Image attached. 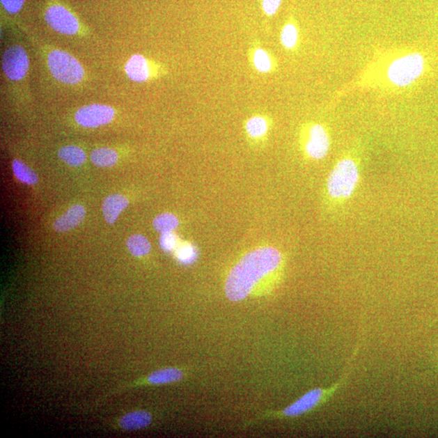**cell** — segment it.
Here are the masks:
<instances>
[{
	"instance_id": "obj_5",
	"label": "cell",
	"mask_w": 438,
	"mask_h": 438,
	"mask_svg": "<svg viewBox=\"0 0 438 438\" xmlns=\"http://www.w3.org/2000/svg\"><path fill=\"white\" fill-rule=\"evenodd\" d=\"M299 144L303 154L308 159L322 160L331 150V136L324 125L318 123H308L300 130Z\"/></svg>"
},
{
	"instance_id": "obj_21",
	"label": "cell",
	"mask_w": 438,
	"mask_h": 438,
	"mask_svg": "<svg viewBox=\"0 0 438 438\" xmlns=\"http://www.w3.org/2000/svg\"><path fill=\"white\" fill-rule=\"evenodd\" d=\"M13 170L15 176L27 185H36L38 180V175L29 167L24 164L23 162L15 159L13 162Z\"/></svg>"
},
{
	"instance_id": "obj_9",
	"label": "cell",
	"mask_w": 438,
	"mask_h": 438,
	"mask_svg": "<svg viewBox=\"0 0 438 438\" xmlns=\"http://www.w3.org/2000/svg\"><path fill=\"white\" fill-rule=\"evenodd\" d=\"M45 19L49 26L54 31L65 36H74L80 29L76 17L61 5H53L48 8Z\"/></svg>"
},
{
	"instance_id": "obj_16",
	"label": "cell",
	"mask_w": 438,
	"mask_h": 438,
	"mask_svg": "<svg viewBox=\"0 0 438 438\" xmlns=\"http://www.w3.org/2000/svg\"><path fill=\"white\" fill-rule=\"evenodd\" d=\"M184 377V373L177 368H166L152 372L147 377L148 383L162 385L179 382Z\"/></svg>"
},
{
	"instance_id": "obj_4",
	"label": "cell",
	"mask_w": 438,
	"mask_h": 438,
	"mask_svg": "<svg viewBox=\"0 0 438 438\" xmlns=\"http://www.w3.org/2000/svg\"><path fill=\"white\" fill-rule=\"evenodd\" d=\"M425 61L421 53L409 52L393 58L386 70V78L391 86L407 87L414 83L425 71Z\"/></svg>"
},
{
	"instance_id": "obj_18",
	"label": "cell",
	"mask_w": 438,
	"mask_h": 438,
	"mask_svg": "<svg viewBox=\"0 0 438 438\" xmlns=\"http://www.w3.org/2000/svg\"><path fill=\"white\" fill-rule=\"evenodd\" d=\"M58 157L71 166H78L85 162L86 156L81 148L75 146H67L61 148L58 152Z\"/></svg>"
},
{
	"instance_id": "obj_14",
	"label": "cell",
	"mask_w": 438,
	"mask_h": 438,
	"mask_svg": "<svg viewBox=\"0 0 438 438\" xmlns=\"http://www.w3.org/2000/svg\"><path fill=\"white\" fill-rule=\"evenodd\" d=\"M244 129L250 139L263 140L267 136L270 129V120L267 116L255 115L245 122Z\"/></svg>"
},
{
	"instance_id": "obj_23",
	"label": "cell",
	"mask_w": 438,
	"mask_h": 438,
	"mask_svg": "<svg viewBox=\"0 0 438 438\" xmlns=\"http://www.w3.org/2000/svg\"><path fill=\"white\" fill-rule=\"evenodd\" d=\"M263 12L268 17H273L279 11L282 0H260Z\"/></svg>"
},
{
	"instance_id": "obj_3",
	"label": "cell",
	"mask_w": 438,
	"mask_h": 438,
	"mask_svg": "<svg viewBox=\"0 0 438 438\" xmlns=\"http://www.w3.org/2000/svg\"><path fill=\"white\" fill-rule=\"evenodd\" d=\"M361 339H359L355 351L352 353L351 358L349 359L345 373L343 374V376L336 382H334L331 386L313 389V390L305 393L304 395L299 397L292 405L285 407L283 410L275 412L274 415L282 418L302 416L317 409L319 407L331 400L334 396L345 385L349 376H350L354 366V361H355L359 350H360Z\"/></svg>"
},
{
	"instance_id": "obj_25",
	"label": "cell",
	"mask_w": 438,
	"mask_h": 438,
	"mask_svg": "<svg viewBox=\"0 0 438 438\" xmlns=\"http://www.w3.org/2000/svg\"><path fill=\"white\" fill-rule=\"evenodd\" d=\"M195 253L193 248L189 245L184 246L178 253V258L185 263H191L194 259Z\"/></svg>"
},
{
	"instance_id": "obj_6",
	"label": "cell",
	"mask_w": 438,
	"mask_h": 438,
	"mask_svg": "<svg viewBox=\"0 0 438 438\" xmlns=\"http://www.w3.org/2000/svg\"><path fill=\"white\" fill-rule=\"evenodd\" d=\"M47 65L57 81L75 85L83 80L85 71L76 58L65 51L54 50L49 53Z\"/></svg>"
},
{
	"instance_id": "obj_10",
	"label": "cell",
	"mask_w": 438,
	"mask_h": 438,
	"mask_svg": "<svg viewBox=\"0 0 438 438\" xmlns=\"http://www.w3.org/2000/svg\"><path fill=\"white\" fill-rule=\"evenodd\" d=\"M248 60L253 70L260 74H269L278 70V61L272 53L253 43L249 49Z\"/></svg>"
},
{
	"instance_id": "obj_1",
	"label": "cell",
	"mask_w": 438,
	"mask_h": 438,
	"mask_svg": "<svg viewBox=\"0 0 438 438\" xmlns=\"http://www.w3.org/2000/svg\"><path fill=\"white\" fill-rule=\"evenodd\" d=\"M284 267V256L276 248L265 246L250 251L230 270L225 282L226 297L238 302L264 284L272 287L281 279Z\"/></svg>"
},
{
	"instance_id": "obj_8",
	"label": "cell",
	"mask_w": 438,
	"mask_h": 438,
	"mask_svg": "<svg viewBox=\"0 0 438 438\" xmlns=\"http://www.w3.org/2000/svg\"><path fill=\"white\" fill-rule=\"evenodd\" d=\"M115 115V110L110 106L91 104L81 107L76 112L75 120L82 127H97L109 124Z\"/></svg>"
},
{
	"instance_id": "obj_26",
	"label": "cell",
	"mask_w": 438,
	"mask_h": 438,
	"mask_svg": "<svg viewBox=\"0 0 438 438\" xmlns=\"http://www.w3.org/2000/svg\"><path fill=\"white\" fill-rule=\"evenodd\" d=\"M162 247L166 251L173 249L175 245V237L171 233H162L160 239Z\"/></svg>"
},
{
	"instance_id": "obj_20",
	"label": "cell",
	"mask_w": 438,
	"mask_h": 438,
	"mask_svg": "<svg viewBox=\"0 0 438 438\" xmlns=\"http://www.w3.org/2000/svg\"><path fill=\"white\" fill-rule=\"evenodd\" d=\"M127 247L134 257L140 258L150 252L151 246L145 236L134 235L127 240Z\"/></svg>"
},
{
	"instance_id": "obj_17",
	"label": "cell",
	"mask_w": 438,
	"mask_h": 438,
	"mask_svg": "<svg viewBox=\"0 0 438 438\" xmlns=\"http://www.w3.org/2000/svg\"><path fill=\"white\" fill-rule=\"evenodd\" d=\"M280 42L286 50L292 52L299 47V31L297 24L292 22H288L282 28L280 33Z\"/></svg>"
},
{
	"instance_id": "obj_7",
	"label": "cell",
	"mask_w": 438,
	"mask_h": 438,
	"mask_svg": "<svg viewBox=\"0 0 438 438\" xmlns=\"http://www.w3.org/2000/svg\"><path fill=\"white\" fill-rule=\"evenodd\" d=\"M3 70L10 80H22L29 71V61L24 49L19 45L9 47L3 56Z\"/></svg>"
},
{
	"instance_id": "obj_24",
	"label": "cell",
	"mask_w": 438,
	"mask_h": 438,
	"mask_svg": "<svg viewBox=\"0 0 438 438\" xmlns=\"http://www.w3.org/2000/svg\"><path fill=\"white\" fill-rule=\"evenodd\" d=\"M3 6L10 13H17L23 7L24 0H1Z\"/></svg>"
},
{
	"instance_id": "obj_2",
	"label": "cell",
	"mask_w": 438,
	"mask_h": 438,
	"mask_svg": "<svg viewBox=\"0 0 438 438\" xmlns=\"http://www.w3.org/2000/svg\"><path fill=\"white\" fill-rule=\"evenodd\" d=\"M361 179V165L357 157L345 155L329 172L326 184V198L331 206L343 205L350 199Z\"/></svg>"
},
{
	"instance_id": "obj_12",
	"label": "cell",
	"mask_w": 438,
	"mask_h": 438,
	"mask_svg": "<svg viewBox=\"0 0 438 438\" xmlns=\"http://www.w3.org/2000/svg\"><path fill=\"white\" fill-rule=\"evenodd\" d=\"M86 216V210L81 205H74L54 223L57 233H66L80 224Z\"/></svg>"
},
{
	"instance_id": "obj_15",
	"label": "cell",
	"mask_w": 438,
	"mask_h": 438,
	"mask_svg": "<svg viewBox=\"0 0 438 438\" xmlns=\"http://www.w3.org/2000/svg\"><path fill=\"white\" fill-rule=\"evenodd\" d=\"M152 422V416L146 411H134L127 413L121 417L120 426L125 430H137L149 426Z\"/></svg>"
},
{
	"instance_id": "obj_22",
	"label": "cell",
	"mask_w": 438,
	"mask_h": 438,
	"mask_svg": "<svg viewBox=\"0 0 438 438\" xmlns=\"http://www.w3.org/2000/svg\"><path fill=\"white\" fill-rule=\"evenodd\" d=\"M152 226L157 231L162 234L171 233L172 230L178 228L179 220L174 214L164 213L157 216L152 221Z\"/></svg>"
},
{
	"instance_id": "obj_11",
	"label": "cell",
	"mask_w": 438,
	"mask_h": 438,
	"mask_svg": "<svg viewBox=\"0 0 438 438\" xmlns=\"http://www.w3.org/2000/svg\"><path fill=\"white\" fill-rule=\"evenodd\" d=\"M127 76L135 82H145L155 77V70H152L149 61L143 56H132L125 65Z\"/></svg>"
},
{
	"instance_id": "obj_13",
	"label": "cell",
	"mask_w": 438,
	"mask_h": 438,
	"mask_svg": "<svg viewBox=\"0 0 438 438\" xmlns=\"http://www.w3.org/2000/svg\"><path fill=\"white\" fill-rule=\"evenodd\" d=\"M129 205V200L120 194L108 196L102 203L103 214L108 224H114L118 216Z\"/></svg>"
},
{
	"instance_id": "obj_19",
	"label": "cell",
	"mask_w": 438,
	"mask_h": 438,
	"mask_svg": "<svg viewBox=\"0 0 438 438\" xmlns=\"http://www.w3.org/2000/svg\"><path fill=\"white\" fill-rule=\"evenodd\" d=\"M91 159L93 164L100 167H111L116 164L117 152L110 148H100L92 151Z\"/></svg>"
}]
</instances>
